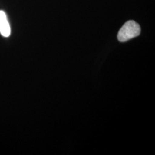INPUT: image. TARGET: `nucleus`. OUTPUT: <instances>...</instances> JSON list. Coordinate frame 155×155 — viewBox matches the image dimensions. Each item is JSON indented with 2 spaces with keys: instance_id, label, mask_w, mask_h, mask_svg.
I'll list each match as a JSON object with an SVG mask.
<instances>
[{
  "instance_id": "f257e3e1",
  "label": "nucleus",
  "mask_w": 155,
  "mask_h": 155,
  "mask_svg": "<svg viewBox=\"0 0 155 155\" xmlns=\"http://www.w3.org/2000/svg\"><path fill=\"white\" fill-rule=\"evenodd\" d=\"M141 29L139 24L133 20L125 22L119 31L117 38L121 42H125L130 39L138 36L140 34Z\"/></svg>"
},
{
  "instance_id": "f03ea898",
  "label": "nucleus",
  "mask_w": 155,
  "mask_h": 155,
  "mask_svg": "<svg viewBox=\"0 0 155 155\" xmlns=\"http://www.w3.org/2000/svg\"><path fill=\"white\" fill-rule=\"evenodd\" d=\"M0 33L4 37H9L11 35V27L5 13L0 11Z\"/></svg>"
}]
</instances>
